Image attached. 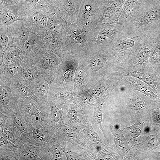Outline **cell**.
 Returning a JSON list of instances; mask_svg holds the SVG:
<instances>
[{"label":"cell","instance_id":"6da1fadb","mask_svg":"<svg viewBox=\"0 0 160 160\" xmlns=\"http://www.w3.org/2000/svg\"><path fill=\"white\" fill-rule=\"evenodd\" d=\"M95 83L111 77L115 67V55L108 46L100 45L97 50L81 57Z\"/></svg>","mask_w":160,"mask_h":160},{"label":"cell","instance_id":"7a4b0ae2","mask_svg":"<svg viewBox=\"0 0 160 160\" xmlns=\"http://www.w3.org/2000/svg\"><path fill=\"white\" fill-rule=\"evenodd\" d=\"M124 29V26L120 24L99 22L95 28L86 33L87 41L90 52L97 50L100 45H108Z\"/></svg>","mask_w":160,"mask_h":160},{"label":"cell","instance_id":"3957f363","mask_svg":"<svg viewBox=\"0 0 160 160\" xmlns=\"http://www.w3.org/2000/svg\"><path fill=\"white\" fill-rule=\"evenodd\" d=\"M140 44L135 50L119 64L133 70L142 72L148 70L149 60L153 46L150 33L140 36Z\"/></svg>","mask_w":160,"mask_h":160},{"label":"cell","instance_id":"277c9868","mask_svg":"<svg viewBox=\"0 0 160 160\" xmlns=\"http://www.w3.org/2000/svg\"><path fill=\"white\" fill-rule=\"evenodd\" d=\"M140 39V36H129L125 28L120 32L108 45L114 53V63H121L132 54L138 47Z\"/></svg>","mask_w":160,"mask_h":160},{"label":"cell","instance_id":"5b68a950","mask_svg":"<svg viewBox=\"0 0 160 160\" xmlns=\"http://www.w3.org/2000/svg\"><path fill=\"white\" fill-rule=\"evenodd\" d=\"M65 46L68 52L81 57L90 52L87 41L86 33L76 23H68Z\"/></svg>","mask_w":160,"mask_h":160},{"label":"cell","instance_id":"8992f818","mask_svg":"<svg viewBox=\"0 0 160 160\" xmlns=\"http://www.w3.org/2000/svg\"><path fill=\"white\" fill-rule=\"evenodd\" d=\"M80 8L76 22L86 33L95 28L102 18L105 8L98 5L86 3Z\"/></svg>","mask_w":160,"mask_h":160},{"label":"cell","instance_id":"52a82bcc","mask_svg":"<svg viewBox=\"0 0 160 160\" xmlns=\"http://www.w3.org/2000/svg\"><path fill=\"white\" fill-rule=\"evenodd\" d=\"M25 12L23 21L25 25L37 35L42 36L47 31L49 14L24 3Z\"/></svg>","mask_w":160,"mask_h":160},{"label":"cell","instance_id":"ba28073f","mask_svg":"<svg viewBox=\"0 0 160 160\" xmlns=\"http://www.w3.org/2000/svg\"><path fill=\"white\" fill-rule=\"evenodd\" d=\"M115 75L129 76L135 78L148 85L156 92L160 94V76L156 73H143L133 70L123 65L115 64Z\"/></svg>","mask_w":160,"mask_h":160},{"label":"cell","instance_id":"9c48e42d","mask_svg":"<svg viewBox=\"0 0 160 160\" xmlns=\"http://www.w3.org/2000/svg\"><path fill=\"white\" fill-rule=\"evenodd\" d=\"M80 57L68 52L63 56L59 77L61 85L66 87L73 84L74 75Z\"/></svg>","mask_w":160,"mask_h":160},{"label":"cell","instance_id":"30bf717a","mask_svg":"<svg viewBox=\"0 0 160 160\" xmlns=\"http://www.w3.org/2000/svg\"><path fill=\"white\" fill-rule=\"evenodd\" d=\"M69 22L67 21L57 11L49 14L47 24V29L53 38L60 40L65 45L66 31Z\"/></svg>","mask_w":160,"mask_h":160},{"label":"cell","instance_id":"8fae6325","mask_svg":"<svg viewBox=\"0 0 160 160\" xmlns=\"http://www.w3.org/2000/svg\"><path fill=\"white\" fill-rule=\"evenodd\" d=\"M25 7L22 1L0 10V26H7L19 20H24Z\"/></svg>","mask_w":160,"mask_h":160},{"label":"cell","instance_id":"7c38bea8","mask_svg":"<svg viewBox=\"0 0 160 160\" xmlns=\"http://www.w3.org/2000/svg\"><path fill=\"white\" fill-rule=\"evenodd\" d=\"M110 130L114 137L113 146L116 150L122 157L123 159H133L132 156L135 151L132 145L126 139L123 134V131L121 130L118 126L110 127Z\"/></svg>","mask_w":160,"mask_h":160},{"label":"cell","instance_id":"4fadbf2b","mask_svg":"<svg viewBox=\"0 0 160 160\" xmlns=\"http://www.w3.org/2000/svg\"><path fill=\"white\" fill-rule=\"evenodd\" d=\"M73 80V84L80 91H88L95 83L81 57L76 70Z\"/></svg>","mask_w":160,"mask_h":160},{"label":"cell","instance_id":"5bb4252c","mask_svg":"<svg viewBox=\"0 0 160 160\" xmlns=\"http://www.w3.org/2000/svg\"><path fill=\"white\" fill-rule=\"evenodd\" d=\"M5 27L9 39V43L18 45L25 44L30 35L31 30L26 26L23 20L17 21Z\"/></svg>","mask_w":160,"mask_h":160},{"label":"cell","instance_id":"9a60e30c","mask_svg":"<svg viewBox=\"0 0 160 160\" xmlns=\"http://www.w3.org/2000/svg\"><path fill=\"white\" fill-rule=\"evenodd\" d=\"M115 76L118 81L119 85L123 83L131 89L141 92L154 102H160V96L154 93L150 87L145 84L144 82L130 76L116 75Z\"/></svg>","mask_w":160,"mask_h":160},{"label":"cell","instance_id":"2e32d148","mask_svg":"<svg viewBox=\"0 0 160 160\" xmlns=\"http://www.w3.org/2000/svg\"><path fill=\"white\" fill-rule=\"evenodd\" d=\"M151 105L148 102L140 97L131 90L128 92L126 107L130 112L140 114L147 111L148 112Z\"/></svg>","mask_w":160,"mask_h":160},{"label":"cell","instance_id":"e0dca14e","mask_svg":"<svg viewBox=\"0 0 160 160\" xmlns=\"http://www.w3.org/2000/svg\"><path fill=\"white\" fill-rule=\"evenodd\" d=\"M118 84L114 83L106 92L100 97L96 100L94 104L93 117L99 126L105 138L107 140L102 125L103 121L102 108L103 104L111 93L113 89L117 86Z\"/></svg>","mask_w":160,"mask_h":160},{"label":"cell","instance_id":"ac0fdd59","mask_svg":"<svg viewBox=\"0 0 160 160\" xmlns=\"http://www.w3.org/2000/svg\"><path fill=\"white\" fill-rule=\"evenodd\" d=\"M65 87L57 91L54 94L57 103L60 104L68 103L73 101L81 92L74 84Z\"/></svg>","mask_w":160,"mask_h":160},{"label":"cell","instance_id":"d6986e66","mask_svg":"<svg viewBox=\"0 0 160 160\" xmlns=\"http://www.w3.org/2000/svg\"><path fill=\"white\" fill-rule=\"evenodd\" d=\"M141 138L138 144L147 154L153 150L158 148L160 145V137L156 131L153 129L147 135Z\"/></svg>","mask_w":160,"mask_h":160},{"label":"cell","instance_id":"ffe728a7","mask_svg":"<svg viewBox=\"0 0 160 160\" xmlns=\"http://www.w3.org/2000/svg\"><path fill=\"white\" fill-rule=\"evenodd\" d=\"M115 83L117 82L111 77L104 78L97 82L87 91L96 100L104 94Z\"/></svg>","mask_w":160,"mask_h":160},{"label":"cell","instance_id":"44dd1931","mask_svg":"<svg viewBox=\"0 0 160 160\" xmlns=\"http://www.w3.org/2000/svg\"><path fill=\"white\" fill-rule=\"evenodd\" d=\"M58 129L60 130V134L63 139L73 144L84 146L79 140L75 131L69 125L63 122Z\"/></svg>","mask_w":160,"mask_h":160},{"label":"cell","instance_id":"7402d4cb","mask_svg":"<svg viewBox=\"0 0 160 160\" xmlns=\"http://www.w3.org/2000/svg\"><path fill=\"white\" fill-rule=\"evenodd\" d=\"M155 102L151 105L148 112L152 127L156 131L160 128V104Z\"/></svg>","mask_w":160,"mask_h":160},{"label":"cell","instance_id":"603a6c76","mask_svg":"<svg viewBox=\"0 0 160 160\" xmlns=\"http://www.w3.org/2000/svg\"><path fill=\"white\" fill-rule=\"evenodd\" d=\"M95 100L87 91L84 90L81 91L78 97L72 102L81 108H84L94 105Z\"/></svg>","mask_w":160,"mask_h":160},{"label":"cell","instance_id":"cb8c5ba5","mask_svg":"<svg viewBox=\"0 0 160 160\" xmlns=\"http://www.w3.org/2000/svg\"><path fill=\"white\" fill-rule=\"evenodd\" d=\"M25 4L32 6L47 13H50L55 11L53 5L48 0H22Z\"/></svg>","mask_w":160,"mask_h":160},{"label":"cell","instance_id":"d4e9b609","mask_svg":"<svg viewBox=\"0 0 160 160\" xmlns=\"http://www.w3.org/2000/svg\"><path fill=\"white\" fill-rule=\"evenodd\" d=\"M50 118L52 128H58L63 122L61 106L58 105H53L51 108Z\"/></svg>","mask_w":160,"mask_h":160},{"label":"cell","instance_id":"484cf974","mask_svg":"<svg viewBox=\"0 0 160 160\" xmlns=\"http://www.w3.org/2000/svg\"><path fill=\"white\" fill-rule=\"evenodd\" d=\"M73 104H69L64 108V112L62 113V116L65 118L70 122L72 123L77 121L78 119V111L80 107L73 103Z\"/></svg>","mask_w":160,"mask_h":160},{"label":"cell","instance_id":"4316f807","mask_svg":"<svg viewBox=\"0 0 160 160\" xmlns=\"http://www.w3.org/2000/svg\"><path fill=\"white\" fill-rule=\"evenodd\" d=\"M18 114L12 117L13 123L14 126L17 129L18 131L23 133H28L32 132V128H29V124L27 123L25 120Z\"/></svg>","mask_w":160,"mask_h":160},{"label":"cell","instance_id":"83f0119b","mask_svg":"<svg viewBox=\"0 0 160 160\" xmlns=\"http://www.w3.org/2000/svg\"><path fill=\"white\" fill-rule=\"evenodd\" d=\"M160 63V41L157 43L151 50L149 60L148 70Z\"/></svg>","mask_w":160,"mask_h":160},{"label":"cell","instance_id":"f1b7e54d","mask_svg":"<svg viewBox=\"0 0 160 160\" xmlns=\"http://www.w3.org/2000/svg\"><path fill=\"white\" fill-rule=\"evenodd\" d=\"M44 131L46 130L39 126H32V137L35 142L40 143L47 142V136Z\"/></svg>","mask_w":160,"mask_h":160},{"label":"cell","instance_id":"f546056e","mask_svg":"<svg viewBox=\"0 0 160 160\" xmlns=\"http://www.w3.org/2000/svg\"><path fill=\"white\" fill-rule=\"evenodd\" d=\"M83 126L82 129L84 133L92 142L99 143L101 141L100 137L93 129L91 124H87Z\"/></svg>","mask_w":160,"mask_h":160},{"label":"cell","instance_id":"4dcf8cb0","mask_svg":"<svg viewBox=\"0 0 160 160\" xmlns=\"http://www.w3.org/2000/svg\"><path fill=\"white\" fill-rule=\"evenodd\" d=\"M0 134L2 135L1 136L11 142L15 145H17V144H18L13 132L9 130L8 128H4Z\"/></svg>","mask_w":160,"mask_h":160},{"label":"cell","instance_id":"1f68e13d","mask_svg":"<svg viewBox=\"0 0 160 160\" xmlns=\"http://www.w3.org/2000/svg\"><path fill=\"white\" fill-rule=\"evenodd\" d=\"M0 44L2 47H6L9 44V39L5 27L0 26Z\"/></svg>","mask_w":160,"mask_h":160},{"label":"cell","instance_id":"d6a6232c","mask_svg":"<svg viewBox=\"0 0 160 160\" xmlns=\"http://www.w3.org/2000/svg\"><path fill=\"white\" fill-rule=\"evenodd\" d=\"M25 159H37L38 157L36 152L29 148L24 150L21 153Z\"/></svg>","mask_w":160,"mask_h":160},{"label":"cell","instance_id":"836d02e7","mask_svg":"<svg viewBox=\"0 0 160 160\" xmlns=\"http://www.w3.org/2000/svg\"><path fill=\"white\" fill-rule=\"evenodd\" d=\"M8 94L7 90L4 89H0V99L1 105H6L8 99Z\"/></svg>","mask_w":160,"mask_h":160},{"label":"cell","instance_id":"e575fe53","mask_svg":"<svg viewBox=\"0 0 160 160\" xmlns=\"http://www.w3.org/2000/svg\"><path fill=\"white\" fill-rule=\"evenodd\" d=\"M50 152L52 156L51 158L52 159L60 160L63 159L61 152L57 148H54Z\"/></svg>","mask_w":160,"mask_h":160},{"label":"cell","instance_id":"d590c367","mask_svg":"<svg viewBox=\"0 0 160 160\" xmlns=\"http://www.w3.org/2000/svg\"><path fill=\"white\" fill-rule=\"evenodd\" d=\"M41 36L43 43L49 46L50 42L53 38L51 33L47 30L46 32Z\"/></svg>","mask_w":160,"mask_h":160},{"label":"cell","instance_id":"8d00e7d4","mask_svg":"<svg viewBox=\"0 0 160 160\" xmlns=\"http://www.w3.org/2000/svg\"><path fill=\"white\" fill-rule=\"evenodd\" d=\"M36 75L35 70L33 69L30 68L27 70L25 74V77L27 79L31 80L33 79Z\"/></svg>","mask_w":160,"mask_h":160},{"label":"cell","instance_id":"74e56055","mask_svg":"<svg viewBox=\"0 0 160 160\" xmlns=\"http://www.w3.org/2000/svg\"><path fill=\"white\" fill-rule=\"evenodd\" d=\"M49 89V85L46 83L42 84L40 87V91L43 94H46L48 92Z\"/></svg>","mask_w":160,"mask_h":160},{"label":"cell","instance_id":"f35d334b","mask_svg":"<svg viewBox=\"0 0 160 160\" xmlns=\"http://www.w3.org/2000/svg\"><path fill=\"white\" fill-rule=\"evenodd\" d=\"M8 70L10 73L12 75L15 74L16 70V67L15 65H11L9 66Z\"/></svg>","mask_w":160,"mask_h":160},{"label":"cell","instance_id":"ab89813d","mask_svg":"<svg viewBox=\"0 0 160 160\" xmlns=\"http://www.w3.org/2000/svg\"><path fill=\"white\" fill-rule=\"evenodd\" d=\"M19 90L25 94H28V91L26 87L23 85H20L18 87Z\"/></svg>","mask_w":160,"mask_h":160},{"label":"cell","instance_id":"60d3db41","mask_svg":"<svg viewBox=\"0 0 160 160\" xmlns=\"http://www.w3.org/2000/svg\"><path fill=\"white\" fill-rule=\"evenodd\" d=\"M153 156V159L160 160V152H154Z\"/></svg>","mask_w":160,"mask_h":160},{"label":"cell","instance_id":"b9f144b4","mask_svg":"<svg viewBox=\"0 0 160 160\" xmlns=\"http://www.w3.org/2000/svg\"><path fill=\"white\" fill-rule=\"evenodd\" d=\"M114 75H113V76H114ZM115 78V77H114ZM119 84V83H118Z\"/></svg>","mask_w":160,"mask_h":160}]
</instances>
